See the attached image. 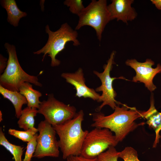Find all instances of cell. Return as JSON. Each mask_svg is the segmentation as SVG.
Masks as SVG:
<instances>
[{
  "instance_id": "1",
  "label": "cell",
  "mask_w": 161,
  "mask_h": 161,
  "mask_svg": "<svg viewBox=\"0 0 161 161\" xmlns=\"http://www.w3.org/2000/svg\"><path fill=\"white\" fill-rule=\"evenodd\" d=\"M120 102L114 109V112L106 116L100 112L92 114L93 123L92 127L106 128L115 133L119 142L122 141L129 133L139 126L144 124V122L137 123L135 121L140 118H145L146 111L138 110L135 107H130Z\"/></svg>"
},
{
  "instance_id": "2",
  "label": "cell",
  "mask_w": 161,
  "mask_h": 161,
  "mask_svg": "<svg viewBox=\"0 0 161 161\" xmlns=\"http://www.w3.org/2000/svg\"><path fill=\"white\" fill-rule=\"evenodd\" d=\"M84 115L83 111L81 110L71 119L53 126L59 138V146L64 159L71 156L80 154L84 139L89 132L82 129Z\"/></svg>"
},
{
  "instance_id": "3",
  "label": "cell",
  "mask_w": 161,
  "mask_h": 161,
  "mask_svg": "<svg viewBox=\"0 0 161 161\" xmlns=\"http://www.w3.org/2000/svg\"><path fill=\"white\" fill-rule=\"evenodd\" d=\"M45 31L48 34V38L45 45L41 49L34 52V54H43V61L46 55L48 54L51 59V66L52 67L58 66L61 61L56 58L57 55L65 48L66 43L70 41L73 42L75 46L80 44L78 39V33L67 23L62 24L60 27L55 31H51L49 26L45 27Z\"/></svg>"
},
{
  "instance_id": "4",
  "label": "cell",
  "mask_w": 161,
  "mask_h": 161,
  "mask_svg": "<svg viewBox=\"0 0 161 161\" xmlns=\"http://www.w3.org/2000/svg\"><path fill=\"white\" fill-rule=\"evenodd\" d=\"M4 47L9 57L7 67L0 75V85L8 90L18 92L21 85L25 82L42 87V85L39 82L37 76L28 74L21 67L15 47L8 43H5Z\"/></svg>"
},
{
  "instance_id": "5",
  "label": "cell",
  "mask_w": 161,
  "mask_h": 161,
  "mask_svg": "<svg viewBox=\"0 0 161 161\" xmlns=\"http://www.w3.org/2000/svg\"><path fill=\"white\" fill-rule=\"evenodd\" d=\"M107 2L106 0H92L78 16L75 30L85 26H90L95 30L97 38L100 41L105 27L111 21Z\"/></svg>"
},
{
  "instance_id": "6",
  "label": "cell",
  "mask_w": 161,
  "mask_h": 161,
  "mask_svg": "<svg viewBox=\"0 0 161 161\" xmlns=\"http://www.w3.org/2000/svg\"><path fill=\"white\" fill-rule=\"evenodd\" d=\"M118 143L109 129L95 127L86 136L80 155L88 159L95 158L110 146L115 147Z\"/></svg>"
},
{
  "instance_id": "7",
  "label": "cell",
  "mask_w": 161,
  "mask_h": 161,
  "mask_svg": "<svg viewBox=\"0 0 161 161\" xmlns=\"http://www.w3.org/2000/svg\"><path fill=\"white\" fill-rule=\"evenodd\" d=\"M45 120L53 126L71 119L76 114L75 107L66 104L56 99L52 94H49L47 100L41 102L38 109Z\"/></svg>"
},
{
  "instance_id": "8",
  "label": "cell",
  "mask_w": 161,
  "mask_h": 161,
  "mask_svg": "<svg viewBox=\"0 0 161 161\" xmlns=\"http://www.w3.org/2000/svg\"><path fill=\"white\" fill-rule=\"evenodd\" d=\"M115 53V51L112 52L107 64L103 66V72H99L95 70L93 71L94 74L100 79L101 83L100 86L95 89L97 92H102V95L100 96V102L102 103L96 109L95 111L97 112H100L106 105L109 106L112 109L114 110L119 103L115 99L117 93L113 88L112 83L114 80L119 78L123 79L124 78L122 77H111L110 75L113 65L115 63L114 59Z\"/></svg>"
},
{
  "instance_id": "9",
  "label": "cell",
  "mask_w": 161,
  "mask_h": 161,
  "mask_svg": "<svg viewBox=\"0 0 161 161\" xmlns=\"http://www.w3.org/2000/svg\"><path fill=\"white\" fill-rule=\"evenodd\" d=\"M37 129L39 134L33 157L38 158L45 157H58L59 147L56 137V132L53 126L44 120L40 122Z\"/></svg>"
},
{
  "instance_id": "10",
  "label": "cell",
  "mask_w": 161,
  "mask_h": 161,
  "mask_svg": "<svg viewBox=\"0 0 161 161\" xmlns=\"http://www.w3.org/2000/svg\"><path fill=\"white\" fill-rule=\"evenodd\" d=\"M126 64L134 69L136 72L133 77L132 81L143 83L145 86L151 92L156 88L153 83L154 77L161 72V65L157 64L155 68L152 67L154 64V61L150 59H147L145 62H140L135 59H128Z\"/></svg>"
},
{
  "instance_id": "11",
  "label": "cell",
  "mask_w": 161,
  "mask_h": 161,
  "mask_svg": "<svg viewBox=\"0 0 161 161\" xmlns=\"http://www.w3.org/2000/svg\"><path fill=\"white\" fill-rule=\"evenodd\" d=\"M61 76L74 87L76 90V97L89 98L100 102V95L95 90L86 85L82 68H79L74 73H63Z\"/></svg>"
},
{
  "instance_id": "12",
  "label": "cell",
  "mask_w": 161,
  "mask_h": 161,
  "mask_svg": "<svg viewBox=\"0 0 161 161\" xmlns=\"http://www.w3.org/2000/svg\"><path fill=\"white\" fill-rule=\"evenodd\" d=\"M133 0H112V3L107 5L111 21L116 19L127 23L136 17L137 14L131 6Z\"/></svg>"
},
{
  "instance_id": "13",
  "label": "cell",
  "mask_w": 161,
  "mask_h": 161,
  "mask_svg": "<svg viewBox=\"0 0 161 161\" xmlns=\"http://www.w3.org/2000/svg\"><path fill=\"white\" fill-rule=\"evenodd\" d=\"M154 100L153 95L151 98L150 106L147 110L144 118L147 120L146 123L150 127L154 130L156 137L153 147L155 148L158 143L161 136L159 132L161 130V112H158L154 105Z\"/></svg>"
},
{
  "instance_id": "14",
  "label": "cell",
  "mask_w": 161,
  "mask_h": 161,
  "mask_svg": "<svg viewBox=\"0 0 161 161\" xmlns=\"http://www.w3.org/2000/svg\"><path fill=\"white\" fill-rule=\"evenodd\" d=\"M0 93L4 98L8 99L12 103L15 108V116L19 119L22 110V106L27 103L25 97L19 92L8 90L1 85Z\"/></svg>"
},
{
  "instance_id": "15",
  "label": "cell",
  "mask_w": 161,
  "mask_h": 161,
  "mask_svg": "<svg viewBox=\"0 0 161 161\" xmlns=\"http://www.w3.org/2000/svg\"><path fill=\"white\" fill-rule=\"evenodd\" d=\"M1 4L7 11L8 22L15 27L18 26L21 18L27 15L26 12L21 11L19 9L14 0H1Z\"/></svg>"
},
{
  "instance_id": "16",
  "label": "cell",
  "mask_w": 161,
  "mask_h": 161,
  "mask_svg": "<svg viewBox=\"0 0 161 161\" xmlns=\"http://www.w3.org/2000/svg\"><path fill=\"white\" fill-rule=\"evenodd\" d=\"M19 92L26 99L27 106L38 109L41 102L39 100V98L42 95L40 92L33 89L32 85L27 82L21 85Z\"/></svg>"
},
{
  "instance_id": "17",
  "label": "cell",
  "mask_w": 161,
  "mask_h": 161,
  "mask_svg": "<svg viewBox=\"0 0 161 161\" xmlns=\"http://www.w3.org/2000/svg\"><path fill=\"white\" fill-rule=\"evenodd\" d=\"M38 113V110L35 108L27 106L22 109L21 114L17 122L18 127L24 131L34 127L35 117Z\"/></svg>"
},
{
  "instance_id": "18",
  "label": "cell",
  "mask_w": 161,
  "mask_h": 161,
  "mask_svg": "<svg viewBox=\"0 0 161 161\" xmlns=\"http://www.w3.org/2000/svg\"><path fill=\"white\" fill-rule=\"evenodd\" d=\"M0 145L10 152L15 161H22L24 147L10 143L6 138L1 127L0 129Z\"/></svg>"
},
{
  "instance_id": "19",
  "label": "cell",
  "mask_w": 161,
  "mask_h": 161,
  "mask_svg": "<svg viewBox=\"0 0 161 161\" xmlns=\"http://www.w3.org/2000/svg\"><path fill=\"white\" fill-rule=\"evenodd\" d=\"M38 131L37 128L35 127L24 131L10 129L8 130V133L23 141L28 142L32 139Z\"/></svg>"
},
{
  "instance_id": "20",
  "label": "cell",
  "mask_w": 161,
  "mask_h": 161,
  "mask_svg": "<svg viewBox=\"0 0 161 161\" xmlns=\"http://www.w3.org/2000/svg\"><path fill=\"white\" fill-rule=\"evenodd\" d=\"M119 153L114 146H110L98 156L97 161H118Z\"/></svg>"
},
{
  "instance_id": "21",
  "label": "cell",
  "mask_w": 161,
  "mask_h": 161,
  "mask_svg": "<svg viewBox=\"0 0 161 161\" xmlns=\"http://www.w3.org/2000/svg\"><path fill=\"white\" fill-rule=\"evenodd\" d=\"M137 151L133 148L128 146L120 152L119 157L124 161H140L138 159Z\"/></svg>"
},
{
  "instance_id": "22",
  "label": "cell",
  "mask_w": 161,
  "mask_h": 161,
  "mask_svg": "<svg viewBox=\"0 0 161 161\" xmlns=\"http://www.w3.org/2000/svg\"><path fill=\"white\" fill-rule=\"evenodd\" d=\"M83 2L81 0H66L64 3L69 7L71 12L78 16L85 7Z\"/></svg>"
},
{
  "instance_id": "23",
  "label": "cell",
  "mask_w": 161,
  "mask_h": 161,
  "mask_svg": "<svg viewBox=\"0 0 161 161\" xmlns=\"http://www.w3.org/2000/svg\"><path fill=\"white\" fill-rule=\"evenodd\" d=\"M38 135L36 134L29 142H27L26 150L23 161H31L35 151L37 145V138Z\"/></svg>"
},
{
  "instance_id": "24",
  "label": "cell",
  "mask_w": 161,
  "mask_h": 161,
  "mask_svg": "<svg viewBox=\"0 0 161 161\" xmlns=\"http://www.w3.org/2000/svg\"><path fill=\"white\" fill-rule=\"evenodd\" d=\"M67 161H97V158L94 159H88L81 155L71 156L66 159Z\"/></svg>"
},
{
  "instance_id": "25",
  "label": "cell",
  "mask_w": 161,
  "mask_h": 161,
  "mask_svg": "<svg viewBox=\"0 0 161 161\" xmlns=\"http://www.w3.org/2000/svg\"><path fill=\"white\" fill-rule=\"evenodd\" d=\"M8 60L2 55H0V74H2L6 68Z\"/></svg>"
},
{
  "instance_id": "26",
  "label": "cell",
  "mask_w": 161,
  "mask_h": 161,
  "mask_svg": "<svg viewBox=\"0 0 161 161\" xmlns=\"http://www.w3.org/2000/svg\"><path fill=\"white\" fill-rule=\"evenodd\" d=\"M151 1L158 9L161 10V0H151Z\"/></svg>"
},
{
  "instance_id": "27",
  "label": "cell",
  "mask_w": 161,
  "mask_h": 161,
  "mask_svg": "<svg viewBox=\"0 0 161 161\" xmlns=\"http://www.w3.org/2000/svg\"><path fill=\"white\" fill-rule=\"evenodd\" d=\"M2 120V113L1 111H0V122H1Z\"/></svg>"
}]
</instances>
